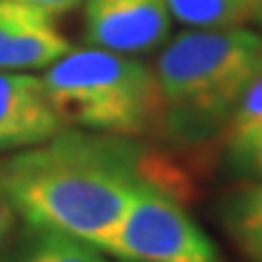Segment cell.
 <instances>
[{"label": "cell", "instance_id": "11", "mask_svg": "<svg viewBox=\"0 0 262 262\" xmlns=\"http://www.w3.org/2000/svg\"><path fill=\"white\" fill-rule=\"evenodd\" d=\"M225 160L236 175L245 179H262V125L238 136L223 138Z\"/></svg>", "mask_w": 262, "mask_h": 262}, {"label": "cell", "instance_id": "14", "mask_svg": "<svg viewBox=\"0 0 262 262\" xmlns=\"http://www.w3.org/2000/svg\"><path fill=\"white\" fill-rule=\"evenodd\" d=\"M13 3H22V5H29V7H37V9H44L48 13H63V11H70L81 3V0H13Z\"/></svg>", "mask_w": 262, "mask_h": 262}, {"label": "cell", "instance_id": "1", "mask_svg": "<svg viewBox=\"0 0 262 262\" xmlns=\"http://www.w3.org/2000/svg\"><path fill=\"white\" fill-rule=\"evenodd\" d=\"M18 216L37 232L66 234L98 249L144 184L188 201L190 177L166 153L134 138L59 131L0 162Z\"/></svg>", "mask_w": 262, "mask_h": 262}, {"label": "cell", "instance_id": "8", "mask_svg": "<svg viewBox=\"0 0 262 262\" xmlns=\"http://www.w3.org/2000/svg\"><path fill=\"white\" fill-rule=\"evenodd\" d=\"M219 221L247 262H262V179H247L219 201Z\"/></svg>", "mask_w": 262, "mask_h": 262}, {"label": "cell", "instance_id": "5", "mask_svg": "<svg viewBox=\"0 0 262 262\" xmlns=\"http://www.w3.org/2000/svg\"><path fill=\"white\" fill-rule=\"evenodd\" d=\"M170 22L164 0H85L83 35L103 51L140 55L166 42Z\"/></svg>", "mask_w": 262, "mask_h": 262}, {"label": "cell", "instance_id": "7", "mask_svg": "<svg viewBox=\"0 0 262 262\" xmlns=\"http://www.w3.org/2000/svg\"><path fill=\"white\" fill-rule=\"evenodd\" d=\"M68 51L70 42L53 13L0 0V70L48 68Z\"/></svg>", "mask_w": 262, "mask_h": 262}, {"label": "cell", "instance_id": "4", "mask_svg": "<svg viewBox=\"0 0 262 262\" xmlns=\"http://www.w3.org/2000/svg\"><path fill=\"white\" fill-rule=\"evenodd\" d=\"M98 249L125 262H223L186 201L153 184L138 188Z\"/></svg>", "mask_w": 262, "mask_h": 262}, {"label": "cell", "instance_id": "12", "mask_svg": "<svg viewBox=\"0 0 262 262\" xmlns=\"http://www.w3.org/2000/svg\"><path fill=\"white\" fill-rule=\"evenodd\" d=\"M260 125H262V70L253 77V81L243 92L238 107H236L232 120H229V127L223 138L245 134V131Z\"/></svg>", "mask_w": 262, "mask_h": 262}, {"label": "cell", "instance_id": "10", "mask_svg": "<svg viewBox=\"0 0 262 262\" xmlns=\"http://www.w3.org/2000/svg\"><path fill=\"white\" fill-rule=\"evenodd\" d=\"M24 262H110L101 249L66 234L39 232Z\"/></svg>", "mask_w": 262, "mask_h": 262}, {"label": "cell", "instance_id": "2", "mask_svg": "<svg viewBox=\"0 0 262 262\" xmlns=\"http://www.w3.org/2000/svg\"><path fill=\"white\" fill-rule=\"evenodd\" d=\"M260 70V33L243 27L179 33L153 68L162 94V138L179 149L223 140L243 92Z\"/></svg>", "mask_w": 262, "mask_h": 262}, {"label": "cell", "instance_id": "15", "mask_svg": "<svg viewBox=\"0 0 262 262\" xmlns=\"http://www.w3.org/2000/svg\"><path fill=\"white\" fill-rule=\"evenodd\" d=\"M249 18L262 27V0H249Z\"/></svg>", "mask_w": 262, "mask_h": 262}, {"label": "cell", "instance_id": "6", "mask_svg": "<svg viewBox=\"0 0 262 262\" xmlns=\"http://www.w3.org/2000/svg\"><path fill=\"white\" fill-rule=\"evenodd\" d=\"M63 129L66 125L46 96L42 77L0 70V153L44 144Z\"/></svg>", "mask_w": 262, "mask_h": 262}, {"label": "cell", "instance_id": "13", "mask_svg": "<svg viewBox=\"0 0 262 262\" xmlns=\"http://www.w3.org/2000/svg\"><path fill=\"white\" fill-rule=\"evenodd\" d=\"M15 221H18V212H15L9 194H7L3 182H0V247H5L7 241L11 238Z\"/></svg>", "mask_w": 262, "mask_h": 262}, {"label": "cell", "instance_id": "9", "mask_svg": "<svg viewBox=\"0 0 262 262\" xmlns=\"http://www.w3.org/2000/svg\"><path fill=\"white\" fill-rule=\"evenodd\" d=\"M170 18L192 29H234L249 20V0H164Z\"/></svg>", "mask_w": 262, "mask_h": 262}, {"label": "cell", "instance_id": "3", "mask_svg": "<svg viewBox=\"0 0 262 262\" xmlns=\"http://www.w3.org/2000/svg\"><path fill=\"white\" fill-rule=\"evenodd\" d=\"M63 125L122 138L162 136V94L153 68L90 46L70 51L42 75Z\"/></svg>", "mask_w": 262, "mask_h": 262}]
</instances>
